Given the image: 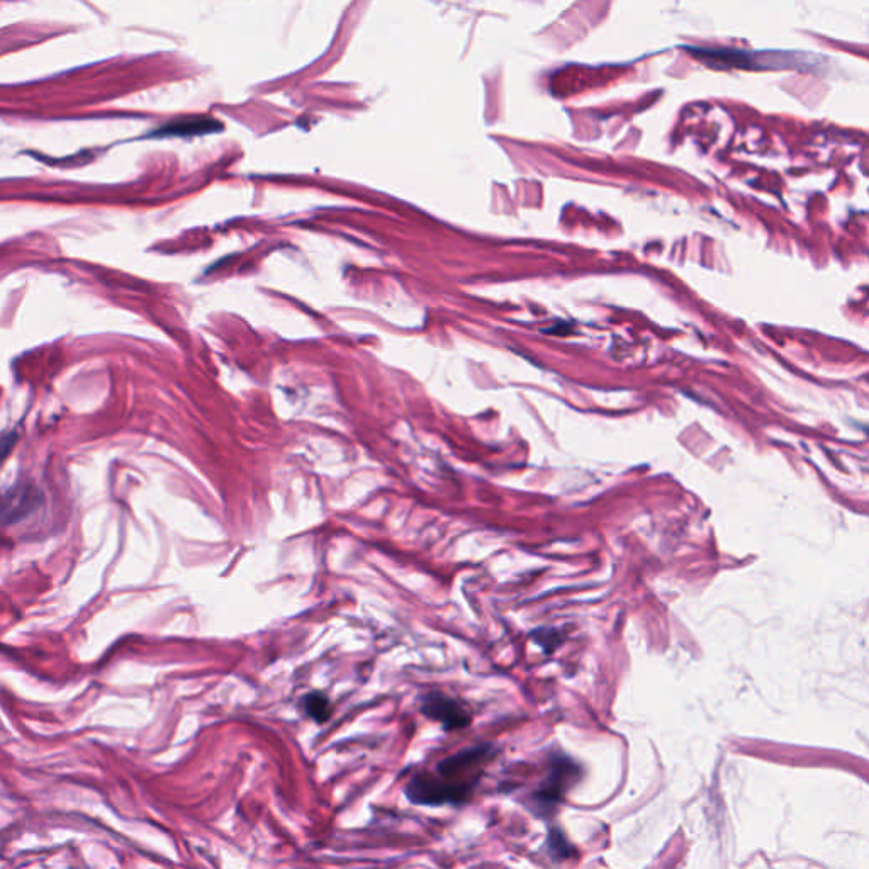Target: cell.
I'll return each instance as SVG.
<instances>
[{
  "label": "cell",
  "mask_w": 869,
  "mask_h": 869,
  "mask_svg": "<svg viewBox=\"0 0 869 869\" xmlns=\"http://www.w3.org/2000/svg\"><path fill=\"white\" fill-rule=\"evenodd\" d=\"M40 505V493L29 484L0 489V527L19 522Z\"/></svg>",
  "instance_id": "cell-2"
},
{
  "label": "cell",
  "mask_w": 869,
  "mask_h": 869,
  "mask_svg": "<svg viewBox=\"0 0 869 869\" xmlns=\"http://www.w3.org/2000/svg\"><path fill=\"white\" fill-rule=\"evenodd\" d=\"M17 438L19 435L16 432L6 433L0 437V466L6 462L7 457L11 454V450L17 443Z\"/></svg>",
  "instance_id": "cell-8"
},
{
  "label": "cell",
  "mask_w": 869,
  "mask_h": 869,
  "mask_svg": "<svg viewBox=\"0 0 869 869\" xmlns=\"http://www.w3.org/2000/svg\"><path fill=\"white\" fill-rule=\"evenodd\" d=\"M223 126L211 118H184L165 124L152 133V138H170V136L208 135L213 131H221Z\"/></svg>",
  "instance_id": "cell-6"
},
{
  "label": "cell",
  "mask_w": 869,
  "mask_h": 869,
  "mask_svg": "<svg viewBox=\"0 0 869 869\" xmlns=\"http://www.w3.org/2000/svg\"><path fill=\"white\" fill-rule=\"evenodd\" d=\"M693 57L698 58L701 62L708 63L710 67L715 68H741L747 70L752 67V55L744 53V51L724 50V48H691L688 46Z\"/></svg>",
  "instance_id": "cell-5"
},
{
  "label": "cell",
  "mask_w": 869,
  "mask_h": 869,
  "mask_svg": "<svg viewBox=\"0 0 869 869\" xmlns=\"http://www.w3.org/2000/svg\"><path fill=\"white\" fill-rule=\"evenodd\" d=\"M303 707L306 715L314 718L316 722H321V724H323V722H326V720L330 718V700H328L323 693L314 691V693H309L308 696H304Z\"/></svg>",
  "instance_id": "cell-7"
},
{
  "label": "cell",
  "mask_w": 869,
  "mask_h": 869,
  "mask_svg": "<svg viewBox=\"0 0 869 869\" xmlns=\"http://www.w3.org/2000/svg\"><path fill=\"white\" fill-rule=\"evenodd\" d=\"M493 746L471 747L445 757L438 764L437 773H420L406 785V797L416 805H460L471 800L477 783L481 781L484 766L493 759Z\"/></svg>",
  "instance_id": "cell-1"
},
{
  "label": "cell",
  "mask_w": 869,
  "mask_h": 869,
  "mask_svg": "<svg viewBox=\"0 0 869 869\" xmlns=\"http://www.w3.org/2000/svg\"><path fill=\"white\" fill-rule=\"evenodd\" d=\"M576 774L578 771L574 769V764L569 759H557L549 778L544 781V785L540 786V790L532 797L533 810L547 813L550 808L556 807V803L561 800L562 793L569 786L572 776H576Z\"/></svg>",
  "instance_id": "cell-3"
},
{
  "label": "cell",
  "mask_w": 869,
  "mask_h": 869,
  "mask_svg": "<svg viewBox=\"0 0 869 869\" xmlns=\"http://www.w3.org/2000/svg\"><path fill=\"white\" fill-rule=\"evenodd\" d=\"M421 712L428 718L440 722L445 730L464 729L471 724V713L467 712L459 701L452 700L442 693H430L423 700Z\"/></svg>",
  "instance_id": "cell-4"
}]
</instances>
